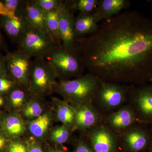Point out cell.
Masks as SVG:
<instances>
[{"instance_id": "6da1fadb", "label": "cell", "mask_w": 152, "mask_h": 152, "mask_svg": "<svg viewBox=\"0 0 152 152\" xmlns=\"http://www.w3.org/2000/svg\"><path fill=\"white\" fill-rule=\"evenodd\" d=\"M76 42L85 68L101 80L152 81V19L139 12L120 13Z\"/></svg>"}, {"instance_id": "7a4b0ae2", "label": "cell", "mask_w": 152, "mask_h": 152, "mask_svg": "<svg viewBox=\"0 0 152 152\" xmlns=\"http://www.w3.org/2000/svg\"><path fill=\"white\" fill-rule=\"evenodd\" d=\"M101 80L88 73L78 77L59 80L53 91L59 94L64 101L72 107L92 103L99 87Z\"/></svg>"}, {"instance_id": "3957f363", "label": "cell", "mask_w": 152, "mask_h": 152, "mask_svg": "<svg viewBox=\"0 0 152 152\" xmlns=\"http://www.w3.org/2000/svg\"><path fill=\"white\" fill-rule=\"evenodd\" d=\"M55 70L57 78L66 80L83 75L85 66L76 49L69 50L56 45L45 58Z\"/></svg>"}, {"instance_id": "277c9868", "label": "cell", "mask_w": 152, "mask_h": 152, "mask_svg": "<svg viewBox=\"0 0 152 152\" xmlns=\"http://www.w3.org/2000/svg\"><path fill=\"white\" fill-rule=\"evenodd\" d=\"M57 79L53 68L45 58L34 59L28 79L32 94L41 97L51 94Z\"/></svg>"}, {"instance_id": "5b68a950", "label": "cell", "mask_w": 152, "mask_h": 152, "mask_svg": "<svg viewBox=\"0 0 152 152\" xmlns=\"http://www.w3.org/2000/svg\"><path fill=\"white\" fill-rule=\"evenodd\" d=\"M56 45L48 33L29 25L24 37L18 44V50L26 52L34 59L45 58Z\"/></svg>"}, {"instance_id": "8992f818", "label": "cell", "mask_w": 152, "mask_h": 152, "mask_svg": "<svg viewBox=\"0 0 152 152\" xmlns=\"http://www.w3.org/2000/svg\"><path fill=\"white\" fill-rule=\"evenodd\" d=\"M131 88L115 82L101 80L94 101L104 110H115L125 102Z\"/></svg>"}, {"instance_id": "52a82bcc", "label": "cell", "mask_w": 152, "mask_h": 152, "mask_svg": "<svg viewBox=\"0 0 152 152\" xmlns=\"http://www.w3.org/2000/svg\"><path fill=\"white\" fill-rule=\"evenodd\" d=\"M6 66L9 75L18 85L28 87V79L32 65V58L20 50L7 52Z\"/></svg>"}, {"instance_id": "ba28073f", "label": "cell", "mask_w": 152, "mask_h": 152, "mask_svg": "<svg viewBox=\"0 0 152 152\" xmlns=\"http://www.w3.org/2000/svg\"><path fill=\"white\" fill-rule=\"evenodd\" d=\"M88 137L94 152H118L116 135L107 126L99 124L91 129Z\"/></svg>"}, {"instance_id": "9c48e42d", "label": "cell", "mask_w": 152, "mask_h": 152, "mask_svg": "<svg viewBox=\"0 0 152 152\" xmlns=\"http://www.w3.org/2000/svg\"><path fill=\"white\" fill-rule=\"evenodd\" d=\"M74 11L69 5V1H65L60 9L59 23L62 44L66 48L74 50L76 42L74 34Z\"/></svg>"}, {"instance_id": "30bf717a", "label": "cell", "mask_w": 152, "mask_h": 152, "mask_svg": "<svg viewBox=\"0 0 152 152\" xmlns=\"http://www.w3.org/2000/svg\"><path fill=\"white\" fill-rule=\"evenodd\" d=\"M45 15L46 12L34 0H23L17 17L23 18L30 26L36 29L48 33L46 27Z\"/></svg>"}, {"instance_id": "8fae6325", "label": "cell", "mask_w": 152, "mask_h": 152, "mask_svg": "<svg viewBox=\"0 0 152 152\" xmlns=\"http://www.w3.org/2000/svg\"><path fill=\"white\" fill-rule=\"evenodd\" d=\"M92 104L73 107L75 112V129L86 132L99 124V114Z\"/></svg>"}, {"instance_id": "7c38bea8", "label": "cell", "mask_w": 152, "mask_h": 152, "mask_svg": "<svg viewBox=\"0 0 152 152\" xmlns=\"http://www.w3.org/2000/svg\"><path fill=\"white\" fill-rule=\"evenodd\" d=\"M129 96L142 116L152 118V85L137 88L131 87Z\"/></svg>"}, {"instance_id": "4fadbf2b", "label": "cell", "mask_w": 152, "mask_h": 152, "mask_svg": "<svg viewBox=\"0 0 152 152\" xmlns=\"http://www.w3.org/2000/svg\"><path fill=\"white\" fill-rule=\"evenodd\" d=\"M29 26L21 17H0V28L4 31L13 43H19L24 37Z\"/></svg>"}, {"instance_id": "5bb4252c", "label": "cell", "mask_w": 152, "mask_h": 152, "mask_svg": "<svg viewBox=\"0 0 152 152\" xmlns=\"http://www.w3.org/2000/svg\"><path fill=\"white\" fill-rule=\"evenodd\" d=\"M107 121L109 128L114 132L126 131L136 121L135 113L130 106H125L109 114Z\"/></svg>"}, {"instance_id": "9a60e30c", "label": "cell", "mask_w": 152, "mask_h": 152, "mask_svg": "<svg viewBox=\"0 0 152 152\" xmlns=\"http://www.w3.org/2000/svg\"><path fill=\"white\" fill-rule=\"evenodd\" d=\"M130 6V2L128 0H99L93 14L98 22L104 21L117 15Z\"/></svg>"}, {"instance_id": "2e32d148", "label": "cell", "mask_w": 152, "mask_h": 152, "mask_svg": "<svg viewBox=\"0 0 152 152\" xmlns=\"http://www.w3.org/2000/svg\"><path fill=\"white\" fill-rule=\"evenodd\" d=\"M98 23L93 13L79 12L74 20V34L76 41L95 32L99 27Z\"/></svg>"}, {"instance_id": "e0dca14e", "label": "cell", "mask_w": 152, "mask_h": 152, "mask_svg": "<svg viewBox=\"0 0 152 152\" xmlns=\"http://www.w3.org/2000/svg\"><path fill=\"white\" fill-rule=\"evenodd\" d=\"M121 138L124 146L131 152L141 151L148 142L146 133L138 128H129L124 133Z\"/></svg>"}, {"instance_id": "ac0fdd59", "label": "cell", "mask_w": 152, "mask_h": 152, "mask_svg": "<svg viewBox=\"0 0 152 152\" xmlns=\"http://www.w3.org/2000/svg\"><path fill=\"white\" fill-rule=\"evenodd\" d=\"M23 118L18 112H11L6 115L1 128L9 139H16L22 135L26 131Z\"/></svg>"}, {"instance_id": "d6986e66", "label": "cell", "mask_w": 152, "mask_h": 152, "mask_svg": "<svg viewBox=\"0 0 152 152\" xmlns=\"http://www.w3.org/2000/svg\"><path fill=\"white\" fill-rule=\"evenodd\" d=\"M53 119V115L51 111H46L40 116L29 121V132L36 140L43 139L50 129Z\"/></svg>"}, {"instance_id": "ffe728a7", "label": "cell", "mask_w": 152, "mask_h": 152, "mask_svg": "<svg viewBox=\"0 0 152 152\" xmlns=\"http://www.w3.org/2000/svg\"><path fill=\"white\" fill-rule=\"evenodd\" d=\"M31 96L28 87L17 85L6 95L7 106L12 112H17L21 110Z\"/></svg>"}, {"instance_id": "44dd1931", "label": "cell", "mask_w": 152, "mask_h": 152, "mask_svg": "<svg viewBox=\"0 0 152 152\" xmlns=\"http://www.w3.org/2000/svg\"><path fill=\"white\" fill-rule=\"evenodd\" d=\"M52 99L55 104L56 115L57 120L72 131L75 129L73 107L58 98L53 97Z\"/></svg>"}, {"instance_id": "7402d4cb", "label": "cell", "mask_w": 152, "mask_h": 152, "mask_svg": "<svg viewBox=\"0 0 152 152\" xmlns=\"http://www.w3.org/2000/svg\"><path fill=\"white\" fill-rule=\"evenodd\" d=\"M42 98L32 94L21 110L22 118L30 121L45 113V107Z\"/></svg>"}, {"instance_id": "603a6c76", "label": "cell", "mask_w": 152, "mask_h": 152, "mask_svg": "<svg viewBox=\"0 0 152 152\" xmlns=\"http://www.w3.org/2000/svg\"><path fill=\"white\" fill-rule=\"evenodd\" d=\"M61 7L55 10L46 12L45 24L47 31L56 45L62 44L59 23V12Z\"/></svg>"}, {"instance_id": "cb8c5ba5", "label": "cell", "mask_w": 152, "mask_h": 152, "mask_svg": "<svg viewBox=\"0 0 152 152\" xmlns=\"http://www.w3.org/2000/svg\"><path fill=\"white\" fill-rule=\"evenodd\" d=\"M71 131L72 130L66 125L57 126L50 131V140L56 145H61L66 143L70 137Z\"/></svg>"}, {"instance_id": "d4e9b609", "label": "cell", "mask_w": 152, "mask_h": 152, "mask_svg": "<svg viewBox=\"0 0 152 152\" xmlns=\"http://www.w3.org/2000/svg\"><path fill=\"white\" fill-rule=\"evenodd\" d=\"M99 0H69V5L75 12L94 13L97 7Z\"/></svg>"}, {"instance_id": "484cf974", "label": "cell", "mask_w": 152, "mask_h": 152, "mask_svg": "<svg viewBox=\"0 0 152 152\" xmlns=\"http://www.w3.org/2000/svg\"><path fill=\"white\" fill-rule=\"evenodd\" d=\"M35 2L45 12L58 10L64 4V0H34Z\"/></svg>"}, {"instance_id": "4316f807", "label": "cell", "mask_w": 152, "mask_h": 152, "mask_svg": "<svg viewBox=\"0 0 152 152\" xmlns=\"http://www.w3.org/2000/svg\"><path fill=\"white\" fill-rule=\"evenodd\" d=\"M17 85L10 75H0V94L6 96Z\"/></svg>"}, {"instance_id": "83f0119b", "label": "cell", "mask_w": 152, "mask_h": 152, "mask_svg": "<svg viewBox=\"0 0 152 152\" xmlns=\"http://www.w3.org/2000/svg\"><path fill=\"white\" fill-rule=\"evenodd\" d=\"M5 152H28L27 145L17 138L10 139Z\"/></svg>"}, {"instance_id": "f1b7e54d", "label": "cell", "mask_w": 152, "mask_h": 152, "mask_svg": "<svg viewBox=\"0 0 152 152\" xmlns=\"http://www.w3.org/2000/svg\"><path fill=\"white\" fill-rule=\"evenodd\" d=\"M2 1L10 14V18L17 17L23 0H2Z\"/></svg>"}, {"instance_id": "f546056e", "label": "cell", "mask_w": 152, "mask_h": 152, "mask_svg": "<svg viewBox=\"0 0 152 152\" xmlns=\"http://www.w3.org/2000/svg\"><path fill=\"white\" fill-rule=\"evenodd\" d=\"M74 152H94L91 147L84 142L80 140L76 145Z\"/></svg>"}, {"instance_id": "4dcf8cb0", "label": "cell", "mask_w": 152, "mask_h": 152, "mask_svg": "<svg viewBox=\"0 0 152 152\" xmlns=\"http://www.w3.org/2000/svg\"><path fill=\"white\" fill-rule=\"evenodd\" d=\"M10 140L0 128V152L5 151Z\"/></svg>"}, {"instance_id": "1f68e13d", "label": "cell", "mask_w": 152, "mask_h": 152, "mask_svg": "<svg viewBox=\"0 0 152 152\" xmlns=\"http://www.w3.org/2000/svg\"><path fill=\"white\" fill-rule=\"evenodd\" d=\"M28 152H44L40 145L35 141H32L26 143Z\"/></svg>"}, {"instance_id": "d6a6232c", "label": "cell", "mask_w": 152, "mask_h": 152, "mask_svg": "<svg viewBox=\"0 0 152 152\" xmlns=\"http://www.w3.org/2000/svg\"><path fill=\"white\" fill-rule=\"evenodd\" d=\"M9 75L6 66L5 55H3L0 51V75Z\"/></svg>"}, {"instance_id": "836d02e7", "label": "cell", "mask_w": 152, "mask_h": 152, "mask_svg": "<svg viewBox=\"0 0 152 152\" xmlns=\"http://www.w3.org/2000/svg\"><path fill=\"white\" fill-rule=\"evenodd\" d=\"M2 16L10 17V15L2 0H0V17Z\"/></svg>"}, {"instance_id": "e575fe53", "label": "cell", "mask_w": 152, "mask_h": 152, "mask_svg": "<svg viewBox=\"0 0 152 152\" xmlns=\"http://www.w3.org/2000/svg\"><path fill=\"white\" fill-rule=\"evenodd\" d=\"M1 50L4 51L6 53L9 51L7 45L0 30V51Z\"/></svg>"}, {"instance_id": "d590c367", "label": "cell", "mask_w": 152, "mask_h": 152, "mask_svg": "<svg viewBox=\"0 0 152 152\" xmlns=\"http://www.w3.org/2000/svg\"><path fill=\"white\" fill-rule=\"evenodd\" d=\"M7 106V99L6 96L0 94V109Z\"/></svg>"}, {"instance_id": "8d00e7d4", "label": "cell", "mask_w": 152, "mask_h": 152, "mask_svg": "<svg viewBox=\"0 0 152 152\" xmlns=\"http://www.w3.org/2000/svg\"><path fill=\"white\" fill-rule=\"evenodd\" d=\"M46 152H68L67 151L62 149L53 148L48 150Z\"/></svg>"}, {"instance_id": "74e56055", "label": "cell", "mask_w": 152, "mask_h": 152, "mask_svg": "<svg viewBox=\"0 0 152 152\" xmlns=\"http://www.w3.org/2000/svg\"><path fill=\"white\" fill-rule=\"evenodd\" d=\"M5 114H4V113L0 110V128H1V125L2 123L3 120H4V118L5 116Z\"/></svg>"}, {"instance_id": "f35d334b", "label": "cell", "mask_w": 152, "mask_h": 152, "mask_svg": "<svg viewBox=\"0 0 152 152\" xmlns=\"http://www.w3.org/2000/svg\"></svg>"}]
</instances>
